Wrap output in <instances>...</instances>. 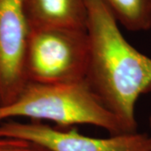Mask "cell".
Instances as JSON below:
<instances>
[{
    "label": "cell",
    "instance_id": "ba28073f",
    "mask_svg": "<svg viewBox=\"0 0 151 151\" xmlns=\"http://www.w3.org/2000/svg\"><path fill=\"white\" fill-rule=\"evenodd\" d=\"M0 151H50L33 141L15 137L0 136Z\"/></svg>",
    "mask_w": 151,
    "mask_h": 151
},
{
    "label": "cell",
    "instance_id": "3957f363",
    "mask_svg": "<svg viewBox=\"0 0 151 151\" xmlns=\"http://www.w3.org/2000/svg\"><path fill=\"white\" fill-rule=\"evenodd\" d=\"M89 54L86 29L32 28L25 56L27 81L70 84L85 80Z\"/></svg>",
    "mask_w": 151,
    "mask_h": 151
},
{
    "label": "cell",
    "instance_id": "52a82bcc",
    "mask_svg": "<svg viewBox=\"0 0 151 151\" xmlns=\"http://www.w3.org/2000/svg\"><path fill=\"white\" fill-rule=\"evenodd\" d=\"M114 19L131 32L151 29V0H99Z\"/></svg>",
    "mask_w": 151,
    "mask_h": 151
},
{
    "label": "cell",
    "instance_id": "5b68a950",
    "mask_svg": "<svg viewBox=\"0 0 151 151\" xmlns=\"http://www.w3.org/2000/svg\"><path fill=\"white\" fill-rule=\"evenodd\" d=\"M31 29L26 0H0V106L14 100L28 82L25 56Z\"/></svg>",
    "mask_w": 151,
    "mask_h": 151
},
{
    "label": "cell",
    "instance_id": "7a4b0ae2",
    "mask_svg": "<svg viewBox=\"0 0 151 151\" xmlns=\"http://www.w3.org/2000/svg\"><path fill=\"white\" fill-rule=\"evenodd\" d=\"M20 118L52 122L60 128L92 125L109 135L130 133L97 100L85 81L70 84L28 81L14 100L0 106V123Z\"/></svg>",
    "mask_w": 151,
    "mask_h": 151
},
{
    "label": "cell",
    "instance_id": "8992f818",
    "mask_svg": "<svg viewBox=\"0 0 151 151\" xmlns=\"http://www.w3.org/2000/svg\"><path fill=\"white\" fill-rule=\"evenodd\" d=\"M26 9L31 28L86 29V0H26Z\"/></svg>",
    "mask_w": 151,
    "mask_h": 151
},
{
    "label": "cell",
    "instance_id": "9c48e42d",
    "mask_svg": "<svg viewBox=\"0 0 151 151\" xmlns=\"http://www.w3.org/2000/svg\"><path fill=\"white\" fill-rule=\"evenodd\" d=\"M149 124H150V136H151V114L150 116V119H149Z\"/></svg>",
    "mask_w": 151,
    "mask_h": 151
},
{
    "label": "cell",
    "instance_id": "6da1fadb",
    "mask_svg": "<svg viewBox=\"0 0 151 151\" xmlns=\"http://www.w3.org/2000/svg\"><path fill=\"white\" fill-rule=\"evenodd\" d=\"M89 54L85 80L103 107L130 133L138 131L135 107L151 91V58L124 38L119 23L99 0H86Z\"/></svg>",
    "mask_w": 151,
    "mask_h": 151
},
{
    "label": "cell",
    "instance_id": "277c9868",
    "mask_svg": "<svg viewBox=\"0 0 151 151\" xmlns=\"http://www.w3.org/2000/svg\"><path fill=\"white\" fill-rule=\"evenodd\" d=\"M0 136L15 137L37 143L50 151H151V136L145 133L93 138L76 127L60 128L41 122L8 120L0 123Z\"/></svg>",
    "mask_w": 151,
    "mask_h": 151
}]
</instances>
